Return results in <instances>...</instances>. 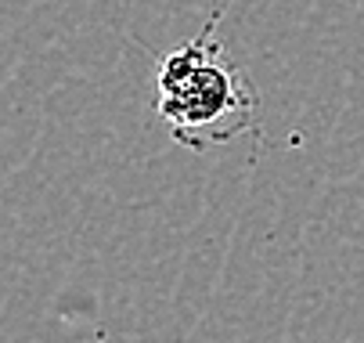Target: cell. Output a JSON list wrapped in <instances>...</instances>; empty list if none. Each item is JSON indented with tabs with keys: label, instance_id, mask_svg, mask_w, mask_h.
<instances>
[{
	"label": "cell",
	"instance_id": "1",
	"mask_svg": "<svg viewBox=\"0 0 364 343\" xmlns=\"http://www.w3.org/2000/svg\"><path fill=\"white\" fill-rule=\"evenodd\" d=\"M220 11L195 40L170 51L155 73V112L173 141L191 152L217 149L259 127V90L224 51L217 36Z\"/></svg>",
	"mask_w": 364,
	"mask_h": 343
}]
</instances>
